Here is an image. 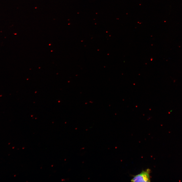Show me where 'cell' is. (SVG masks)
Segmentation results:
<instances>
[{"mask_svg": "<svg viewBox=\"0 0 182 182\" xmlns=\"http://www.w3.org/2000/svg\"><path fill=\"white\" fill-rule=\"evenodd\" d=\"M150 170L149 169L145 171H143L140 174L134 176L131 181L133 182H150Z\"/></svg>", "mask_w": 182, "mask_h": 182, "instance_id": "cell-1", "label": "cell"}]
</instances>
